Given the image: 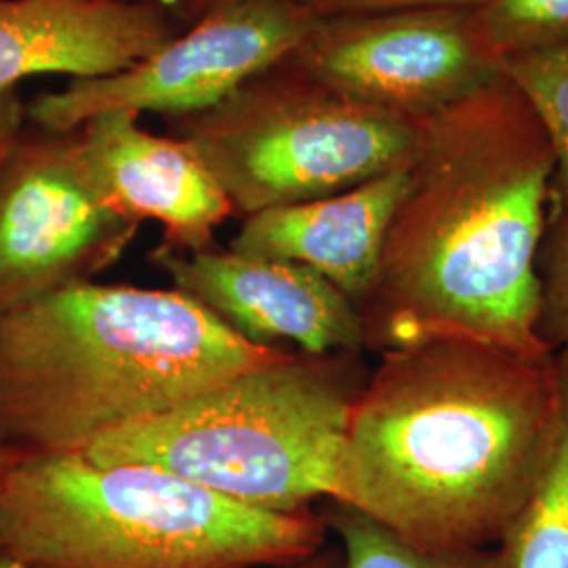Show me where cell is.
I'll return each mask as SVG.
<instances>
[{"label":"cell","mask_w":568,"mask_h":568,"mask_svg":"<svg viewBox=\"0 0 568 568\" xmlns=\"http://www.w3.org/2000/svg\"><path fill=\"white\" fill-rule=\"evenodd\" d=\"M410 178L413 164L333 196L255 213L244 217L227 248L305 265L358 307L375 284L387 230Z\"/></svg>","instance_id":"4fadbf2b"},{"label":"cell","mask_w":568,"mask_h":568,"mask_svg":"<svg viewBox=\"0 0 568 568\" xmlns=\"http://www.w3.org/2000/svg\"><path fill=\"white\" fill-rule=\"evenodd\" d=\"M26 126V102L21 100L18 89L0 91V152L7 150L11 142Z\"/></svg>","instance_id":"ffe728a7"},{"label":"cell","mask_w":568,"mask_h":568,"mask_svg":"<svg viewBox=\"0 0 568 568\" xmlns=\"http://www.w3.org/2000/svg\"><path fill=\"white\" fill-rule=\"evenodd\" d=\"M501 77L527 100L548 135L556 171L554 199L568 209V44L499 61Z\"/></svg>","instance_id":"2e32d148"},{"label":"cell","mask_w":568,"mask_h":568,"mask_svg":"<svg viewBox=\"0 0 568 568\" xmlns=\"http://www.w3.org/2000/svg\"><path fill=\"white\" fill-rule=\"evenodd\" d=\"M326 546L314 509L246 508L163 467L20 453L0 480V554L21 568H288Z\"/></svg>","instance_id":"277c9868"},{"label":"cell","mask_w":568,"mask_h":568,"mask_svg":"<svg viewBox=\"0 0 568 568\" xmlns=\"http://www.w3.org/2000/svg\"><path fill=\"white\" fill-rule=\"evenodd\" d=\"M140 225L103 201L79 129L26 122L0 159V307L93 281L121 260Z\"/></svg>","instance_id":"52a82bcc"},{"label":"cell","mask_w":568,"mask_h":568,"mask_svg":"<svg viewBox=\"0 0 568 568\" xmlns=\"http://www.w3.org/2000/svg\"><path fill=\"white\" fill-rule=\"evenodd\" d=\"M471 11L497 61L568 44V0H483Z\"/></svg>","instance_id":"e0dca14e"},{"label":"cell","mask_w":568,"mask_h":568,"mask_svg":"<svg viewBox=\"0 0 568 568\" xmlns=\"http://www.w3.org/2000/svg\"><path fill=\"white\" fill-rule=\"evenodd\" d=\"M284 352L246 342L175 288H55L0 307V445L82 453Z\"/></svg>","instance_id":"3957f363"},{"label":"cell","mask_w":568,"mask_h":568,"mask_svg":"<svg viewBox=\"0 0 568 568\" xmlns=\"http://www.w3.org/2000/svg\"><path fill=\"white\" fill-rule=\"evenodd\" d=\"M166 124L241 220L363 185L415 163L422 145V121L354 102L288 60Z\"/></svg>","instance_id":"8992f818"},{"label":"cell","mask_w":568,"mask_h":568,"mask_svg":"<svg viewBox=\"0 0 568 568\" xmlns=\"http://www.w3.org/2000/svg\"><path fill=\"white\" fill-rule=\"evenodd\" d=\"M150 262L175 291L251 344L283 349L293 344L312 356L358 354L366 347L358 307L305 265L217 246L201 253L156 246Z\"/></svg>","instance_id":"30bf717a"},{"label":"cell","mask_w":568,"mask_h":568,"mask_svg":"<svg viewBox=\"0 0 568 568\" xmlns=\"http://www.w3.org/2000/svg\"><path fill=\"white\" fill-rule=\"evenodd\" d=\"M18 455H20V450H13V448L0 445V480H2V476H4V471L9 469V466L16 462Z\"/></svg>","instance_id":"603a6c76"},{"label":"cell","mask_w":568,"mask_h":568,"mask_svg":"<svg viewBox=\"0 0 568 568\" xmlns=\"http://www.w3.org/2000/svg\"><path fill=\"white\" fill-rule=\"evenodd\" d=\"M328 532L339 541V568H490L493 548L427 551L368 518L363 511L331 501L323 511Z\"/></svg>","instance_id":"9a60e30c"},{"label":"cell","mask_w":568,"mask_h":568,"mask_svg":"<svg viewBox=\"0 0 568 568\" xmlns=\"http://www.w3.org/2000/svg\"><path fill=\"white\" fill-rule=\"evenodd\" d=\"M560 415L549 356L455 339L386 349L352 408L331 501L415 548L490 549L548 466Z\"/></svg>","instance_id":"7a4b0ae2"},{"label":"cell","mask_w":568,"mask_h":568,"mask_svg":"<svg viewBox=\"0 0 568 568\" xmlns=\"http://www.w3.org/2000/svg\"><path fill=\"white\" fill-rule=\"evenodd\" d=\"M541 337L568 347V209H558L541 246Z\"/></svg>","instance_id":"ac0fdd59"},{"label":"cell","mask_w":568,"mask_h":568,"mask_svg":"<svg viewBox=\"0 0 568 568\" xmlns=\"http://www.w3.org/2000/svg\"><path fill=\"white\" fill-rule=\"evenodd\" d=\"M138 112L105 110L79 126L82 156L103 201L124 217L163 225L161 248L201 253L234 217L199 154L173 135L143 129Z\"/></svg>","instance_id":"8fae6325"},{"label":"cell","mask_w":568,"mask_h":568,"mask_svg":"<svg viewBox=\"0 0 568 568\" xmlns=\"http://www.w3.org/2000/svg\"><path fill=\"white\" fill-rule=\"evenodd\" d=\"M318 21L295 0H244L194 21L135 65L100 79L72 81L26 102V122L74 131L91 116L126 108L166 121L222 102L251 77L286 60Z\"/></svg>","instance_id":"ba28073f"},{"label":"cell","mask_w":568,"mask_h":568,"mask_svg":"<svg viewBox=\"0 0 568 568\" xmlns=\"http://www.w3.org/2000/svg\"><path fill=\"white\" fill-rule=\"evenodd\" d=\"M316 18L408 9H476L483 0H295Z\"/></svg>","instance_id":"d6986e66"},{"label":"cell","mask_w":568,"mask_h":568,"mask_svg":"<svg viewBox=\"0 0 568 568\" xmlns=\"http://www.w3.org/2000/svg\"><path fill=\"white\" fill-rule=\"evenodd\" d=\"M342 567V556H339V549L331 548L326 546L321 554H316L314 558L305 560L302 565H295V567L288 568H339ZM0 568H21L20 565H16L11 558L2 556L0 554Z\"/></svg>","instance_id":"7402d4cb"},{"label":"cell","mask_w":568,"mask_h":568,"mask_svg":"<svg viewBox=\"0 0 568 568\" xmlns=\"http://www.w3.org/2000/svg\"><path fill=\"white\" fill-rule=\"evenodd\" d=\"M556 159L504 77L422 121L410 187L358 305L365 345L455 339L548 358L539 253Z\"/></svg>","instance_id":"6da1fadb"},{"label":"cell","mask_w":568,"mask_h":568,"mask_svg":"<svg viewBox=\"0 0 568 568\" xmlns=\"http://www.w3.org/2000/svg\"><path fill=\"white\" fill-rule=\"evenodd\" d=\"M166 2L173 7V11L190 28L194 21L201 20L204 16H209L217 9L230 7V4H236V2H244V0H166Z\"/></svg>","instance_id":"44dd1931"},{"label":"cell","mask_w":568,"mask_h":568,"mask_svg":"<svg viewBox=\"0 0 568 568\" xmlns=\"http://www.w3.org/2000/svg\"><path fill=\"white\" fill-rule=\"evenodd\" d=\"M4 152H7V150H2V152H0V159H2V154H4Z\"/></svg>","instance_id":"d4e9b609"},{"label":"cell","mask_w":568,"mask_h":568,"mask_svg":"<svg viewBox=\"0 0 568 568\" xmlns=\"http://www.w3.org/2000/svg\"><path fill=\"white\" fill-rule=\"evenodd\" d=\"M183 30L187 26L164 0H0V91L39 74L110 77Z\"/></svg>","instance_id":"7c38bea8"},{"label":"cell","mask_w":568,"mask_h":568,"mask_svg":"<svg viewBox=\"0 0 568 568\" xmlns=\"http://www.w3.org/2000/svg\"><path fill=\"white\" fill-rule=\"evenodd\" d=\"M490 568H568V371L562 373L560 429L548 466L493 549Z\"/></svg>","instance_id":"5bb4252c"},{"label":"cell","mask_w":568,"mask_h":568,"mask_svg":"<svg viewBox=\"0 0 568 568\" xmlns=\"http://www.w3.org/2000/svg\"><path fill=\"white\" fill-rule=\"evenodd\" d=\"M286 60L339 95L413 121L501 79L471 9L318 18Z\"/></svg>","instance_id":"9c48e42d"},{"label":"cell","mask_w":568,"mask_h":568,"mask_svg":"<svg viewBox=\"0 0 568 568\" xmlns=\"http://www.w3.org/2000/svg\"><path fill=\"white\" fill-rule=\"evenodd\" d=\"M356 354L283 356L82 450L95 466L163 467L246 508L293 514L337 493L352 408L365 386Z\"/></svg>","instance_id":"5b68a950"},{"label":"cell","mask_w":568,"mask_h":568,"mask_svg":"<svg viewBox=\"0 0 568 568\" xmlns=\"http://www.w3.org/2000/svg\"><path fill=\"white\" fill-rule=\"evenodd\" d=\"M79 2H138V0H79Z\"/></svg>","instance_id":"cb8c5ba5"}]
</instances>
